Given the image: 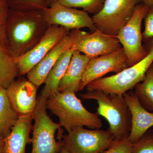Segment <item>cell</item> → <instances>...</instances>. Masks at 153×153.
<instances>
[{
  "mask_svg": "<svg viewBox=\"0 0 153 153\" xmlns=\"http://www.w3.org/2000/svg\"><path fill=\"white\" fill-rule=\"evenodd\" d=\"M80 96L83 99L96 100L98 105L97 114L107 120L108 130L114 140L128 138L131 128V116L123 95L94 90L80 94Z\"/></svg>",
  "mask_w": 153,
  "mask_h": 153,
  "instance_id": "3",
  "label": "cell"
},
{
  "mask_svg": "<svg viewBox=\"0 0 153 153\" xmlns=\"http://www.w3.org/2000/svg\"><path fill=\"white\" fill-rule=\"evenodd\" d=\"M0 44H5V33L4 26H0Z\"/></svg>",
  "mask_w": 153,
  "mask_h": 153,
  "instance_id": "28",
  "label": "cell"
},
{
  "mask_svg": "<svg viewBox=\"0 0 153 153\" xmlns=\"http://www.w3.org/2000/svg\"><path fill=\"white\" fill-rule=\"evenodd\" d=\"M144 20L145 29L142 33L143 40L146 42L153 38V6H148Z\"/></svg>",
  "mask_w": 153,
  "mask_h": 153,
  "instance_id": "26",
  "label": "cell"
},
{
  "mask_svg": "<svg viewBox=\"0 0 153 153\" xmlns=\"http://www.w3.org/2000/svg\"><path fill=\"white\" fill-rule=\"evenodd\" d=\"M152 134H153V133H152Z\"/></svg>",
  "mask_w": 153,
  "mask_h": 153,
  "instance_id": "33",
  "label": "cell"
},
{
  "mask_svg": "<svg viewBox=\"0 0 153 153\" xmlns=\"http://www.w3.org/2000/svg\"><path fill=\"white\" fill-rule=\"evenodd\" d=\"M72 47L90 59L122 48L117 36L105 34L97 30L91 33L82 32Z\"/></svg>",
  "mask_w": 153,
  "mask_h": 153,
  "instance_id": "12",
  "label": "cell"
},
{
  "mask_svg": "<svg viewBox=\"0 0 153 153\" xmlns=\"http://www.w3.org/2000/svg\"><path fill=\"white\" fill-rule=\"evenodd\" d=\"M38 89L34 83L25 78L15 80L6 89L10 103L19 116L33 114L38 102Z\"/></svg>",
  "mask_w": 153,
  "mask_h": 153,
  "instance_id": "14",
  "label": "cell"
},
{
  "mask_svg": "<svg viewBox=\"0 0 153 153\" xmlns=\"http://www.w3.org/2000/svg\"><path fill=\"white\" fill-rule=\"evenodd\" d=\"M19 116L10 103L6 89L0 86V135L5 138L16 123Z\"/></svg>",
  "mask_w": 153,
  "mask_h": 153,
  "instance_id": "20",
  "label": "cell"
},
{
  "mask_svg": "<svg viewBox=\"0 0 153 153\" xmlns=\"http://www.w3.org/2000/svg\"><path fill=\"white\" fill-rule=\"evenodd\" d=\"M105 0H57L63 5L74 8H81L88 13H98L103 7Z\"/></svg>",
  "mask_w": 153,
  "mask_h": 153,
  "instance_id": "22",
  "label": "cell"
},
{
  "mask_svg": "<svg viewBox=\"0 0 153 153\" xmlns=\"http://www.w3.org/2000/svg\"><path fill=\"white\" fill-rule=\"evenodd\" d=\"M42 12L50 26L57 25L71 30L87 28L91 32L97 30L92 17L87 12L66 7L57 1Z\"/></svg>",
  "mask_w": 153,
  "mask_h": 153,
  "instance_id": "9",
  "label": "cell"
},
{
  "mask_svg": "<svg viewBox=\"0 0 153 153\" xmlns=\"http://www.w3.org/2000/svg\"><path fill=\"white\" fill-rule=\"evenodd\" d=\"M46 108L58 117L60 127L68 132L79 127L93 129L102 127L97 114L88 111L74 92L57 91L52 94L47 98Z\"/></svg>",
  "mask_w": 153,
  "mask_h": 153,
  "instance_id": "2",
  "label": "cell"
},
{
  "mask_svg": "<svg viewBox=\"0 0 153 153\" xmlns=\"http://www.w3.org/2000/svg\"><path fill=\"white\" fill-rule=\"evenodd\" d=\"M4 138L0 135V153H4Z\"/></svg>",
  "mask_w": 153,
  "mask_h": 153,
  "instance_id": "29",
  "label": "cell"
},
{
  "mask_svg": "<svg viewBox=\"0 0 153 153\" xmlns=\"http://www.w3.org/2000/svg\"><path fill=\"white\" fill-rule=\"evenodd\" d=\"M59 153H70L68 152L67 150L65 149L64 147H63V148L61 149V151H60V152Z\"/></svg>",
  "mask_w": 153,
  "mask_h": 153,
  "instance_id": "32",
  "label": "cell"
},
{
  "mask_svg": "<svg viewBox=\"0 0 153 153\" xmlns=\"http://www.w3.org/2000/svg\"><path fill=\"white\" fill-rule=\"evenodd\" d=\"M70 32V30L61 26H49L45 36L36 47L25 55L16 59L19 76L27 74Z\"/></svg>",
  "mask_w": 153,
  "mask_h": 153,
  "instance_id": "10",
  "label": "cell"
},
{
  "mask_svg": "<svg viewBox=\"0 0 153 153\" xmlns=\"http://www.w3.org/2000/svg\"><path fill=\"white\" fill-rule=\"evenodd\" d=\"M142 3L143 0H105L101 10L92 17L96 28L105 34L117 36Z\"/></svg>",
  "mask_w": 153,
  "mask_h": 153,
  "instance_id": "6",
  "label": "cell"
},
{
  "mask_svg": "<svg viewBox=\"0 0 153 153\" xmlns=\"http://www.w3.org/2000/svg\"><path fill=\"white\" fill-rule=\"evenodd\" d=\"M72 47L63 53L49 72L44 83L45 86L40 96L47 100L48 97L58 91L59 84L71 61L74 52Z\"/></svg>",
  "mask_w": 153,
  "mask_h": 153,
  "instance_id": "18",
  "label": "cell"
},
{
  "mask_svg": "<svg viewBox=\"0 0 153 153\" xmlns=\"http://www.w3.org/2000/svg\"><path fill=\"white\" fill-rule=\"evenodd\" d=\"M133 144L128 138L114 140L112 144L101 153H132Z\"/></svg>",
  "mask_w": 153,
  "mask_h": 153,
  "instance_id": "25",
  "label": "cell"
},
{
  "mask_svg": "<svg viewBox=\"0 0 153 153\" xmlns=\"http://www.w3.org/2000/svg\"><path fill=\"white\" fill-rule=\"evenodd\" d=\"M132 153H153L152 134L146 133L137 142L133 144Z\"/></svg>",
  "mask_w": 153,
  "mask_h": 153,
  "instance_id": "24",
  "label": "cell"
},
{
  "mask_svg": "<svg viewBox=\"0 0 153 153\" xmlns=\"http://www.w3.org/2000/svg\"><path fill=\"white\" fill-rule=\"evenodd\" d=\"M82 32L80 30L70 31L39 63L27 73V78L38 88L44 83L49 72L61 55L72 47Z\"/></svg>",
  "mask_w": 153,
  "mask_h": 153,
  "instance_id": "13",
  "label": "cell"
},
{
  "mask_svg": "<svg viewBox=\"0 0 153 153\" xmlns=\"http://www.w3.org/2000/svg\"><path fill=\"white\" fill-rule=\"evenodd\" d=\"M9 10L6 0H0V26L4 25Z\"/></svg>",
  "mask_w": 153,
  "mask_h": 153,
  "instance_id": "27",
  "label": "cell"
},
{
  "mask_svg": "<svg viewBox=\"0 0 153 153\" xmlns=\"http://www.w3.org/2000/svg\"><path fill=\"white\" fill-rule=\"evenodd\" d=\"M47 1L49 7L52 6V4L57 2V0H47Z\"/></svg>",
  "mask_w": 153,
  "mask_h": 153,
  "instance_id": "31",
  "label": "cell"
},
{
  "mask_svg": "<svg viewBox=\"0 0 153 153\" xmlns=\"http://www.w3.org/2000/svg\"><path fill=\"white\" fill-rule=\"evenodd\" d=\"M134 88L135 93L143 106L153 113V63L147 71L144 79Z\"/></svg>",
  "mask_w": 153,
  "mask_h": 153,
  "instance_id": "21",
  "label": "cell"
},
{
  "mask_svg": "<svg viewBox=\"0 0 153 153\" xmlns=\"http://www.w3.org/2000/svg\"><path fill=\"white\" fill-rule=\"evenodd\" d=\"M147 55L136 63L114 75L99 78L86 86L87 91H102L111 94L123 95L142 82L153 63V38L146 41Z\"/></svg>",
  "mask_w": 153,
  "mask_h": 153,
  "instance_id": "4",
  "label": "cell"
},
{
  "mask_svg": "<svg viewBox=\"0 0 153 153\" xmlns=\"http://www.w3.org/2000/svg\"><path fill=\"white\" fill-rule=\"evenodd\" d=\"M108 130H89L76 127L63 135V146L70 153H100L107 149L114 141Z\"/></svg>",
  "mask_w": 153,
  "mask_h": 153,
  "instance_id": "8",
  "label": "cell"
},
{
  "mask_svg": "<svg viewBox=\"0 0 153 153\" xmlns=\"http://www.w3.org/2000/svg\"><path fill=\"white\" fill-rule=\"evenodd\" d=\"M9 9L19 11H43L49 7L47 0H6Z\"/></svg>",
  "mask_w": 153,
  "mask_h": 153,
  "instance_id": "23",
  "label": "cell"
},
{
  "mask_svg": "<svg viewBox=\"0 0 153 153\" xmlns=\"http://www.w3.org/2000/svg\"><path fill=\"white\" fill-rule=\"evenodd\" d=\"M19 73L16 58L5 44H0V86L7 89Z\"/></svg>",
  "mask_w": 153,
  "mask_h": 153,
  "instance_id": "19",
  "label": "cell"
},
{
  "mask_svg": "<svg viewBox=\"0 0 153 153\" xmlns=\"http://www.w3.org/2000/svg\"><path fill=\"white\" fill-rule=\"evenodd\" d=\"M86 55L78 51H74L68 68L59 84L58 91H79V85L88 62Z\"/></svg>",
  "mask_w": 153,
  "mask_h": 153,
  "instance_id": "17",
  "label": "cell"
},
{
  "mask_svg": "<svg viewBox=\"0 0 153 153\" xmlns=\"http://www.w3.org/2000/svg\"><path fill=\"white\" fill-rule=\"evenodd\" d=\"M123 97L131 116V128L128 140L134 144L153 126V113L143 106L134 91L127 92Z\"/></svg>",
  "mask_w": 153,
  "mask_h": 153,
  "instance_id": "15",
  "label": "cell"
},
{
  "mask_svg": "<svg viewBox=\"0 0 153 153\" xmlns=\"http://www.w3.org/2000/svg\"><path fill=\"white\" fill-rule=\"evenodd\" d=\"M46 101L39 96L33 113L31 153H59L63 147L62 140L57 141L55 138L56 131L61 127L48 115Z\"/></svg>",
  "mask_w": 153,
  "mask_h": 153,
  "instance_id": "5",
  "label": "cell"
},
{
  "mask_svg": "<svg viewBox=\"0 0 153 153\" xmlns=\"http://www.w3.org/2000/svg\"><path fill=\"white\" fill-rule=\"evenodd\" d=\"M128 67L127 57L123 48L115 52L91 59L82 76L79 91L107 73H119Z\"/></svg>",
  "mask_w": 153,
  "mask_h": 153,
  "instance_id": "11",
  "label": "cell"
},
{
  "mask_svg": "<svg viewBox=\"0 0 153 153\" xmlns=\"http://www.w3.org/2000/svg\"><path fill=\"white\" fill-rule=\"evenodd\" d=\"M148 7L144 3L139 4L131 18L117 36L127 57L129 67L142 60L148 53L143 45L141 30L142 24Z\"/></svg>",
  "mask_w": 153,
  "mask_h": 153,
  "instance_id": "7",
  "label": "cell"
},
{
  "mask_svg": "<svg viewBox=\"0 0 153 153\" xmlns=\"http://www.w3.org/2000/svg\"><path fill=\"white\" fill-rule=\"evenodd\" d=\"M33 114L19 116L10 132L4 138V153H26V145L31 143Z\"/></svg>",
  "mask_w": 153,
  "mask_h": 153,
  "instance_id": "16",
  "label": "cell"
},
{
  "mask_svg": "<svg viewBox=\"0 0 153 153\" xmlns=\"http://www.w3.org/2000/svg\"><path fill=\"white\" fill-rule=\"evenodd\" d=\"M50 25L41 11L9 10L4 25L5 44L16 59L36 47Z\"/></svg>",
  "mask_w": 153,
  "mask_h": 153,
  "instance_id": "1",
  "label": "cell"
},
{
  "mask_svg": "<svg viewBox=\"0 0 153 153\" xmlns=\"http://www.w3.org/2000/svg\"><path fill=\"white\" fill-rule=\"evenodd\" d=\"M143 3L148 6H153V0H143Z\"/></svg>",
  "mask_w": 153,
  "mask_h": 153,
  "instance_id": "30",
  "label": "cell"
}]
</instances>
